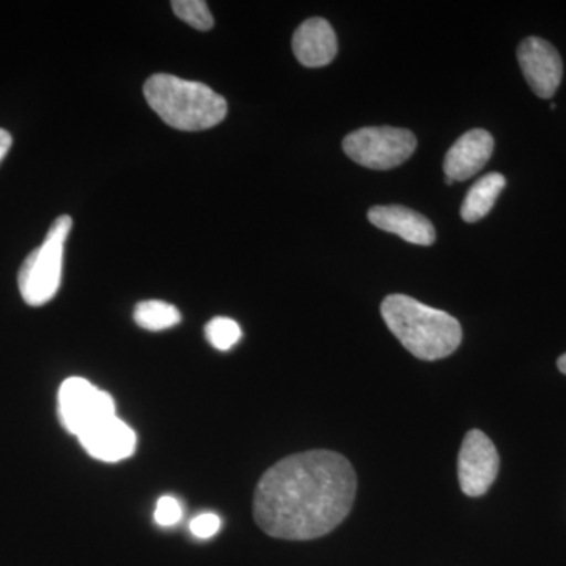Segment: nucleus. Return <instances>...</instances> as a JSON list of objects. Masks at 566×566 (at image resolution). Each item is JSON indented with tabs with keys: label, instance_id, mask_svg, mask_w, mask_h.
Instances as JSON below:
<instances>
[{
	"label": "nucleus",
	"instance_id": "obj_1",
	"mask_svg": "<svg viewBox=\"0 0 566 566\" xmlns=\"http://www.w3.org/2000/svg\"><path fill=\"white\" fill-rule=\"evenodd\" d=\"M356 488L353 465L340 453H296L264 472L253 494V517L264 534L274 538H319L344 523Z\"/></svg>",
	"mask_w": 566,
	"mask_h": 566
},
{
	"label": "nucleus",
	"instance_id": "obj_2",
	"mask_svg": "<svg viewBox=\"0 0 566 566\" xmlns=\"http://www.w3.org/2000/svg\"><path fill=\"white\" fill-rule=\"evenodd\" d=\"M381 315L390 333L417 359H444L457 352L463 338L457 318L405 294L387 296L381 304Z\"/></svg>",
	"mask_w": 566,
	"mask_h": 566
},
{
	"label": "nucleus",
	"instance_id": "obj_3",
	"mask_svg": "<svg viewBox=\"0 0 566 566\" xmlns=\"http://www.w3.org/2000/svg\"><path fill=\"white\" fill-rule=\"evenodd\" d=\"M145 99L163 122L180 132H203L227 117V102L202 82L155 74L145 82Z\"/></svg>",
	"mask_w": 566,
	"mask_h": 566
},
{
	"label": "nucleus",
	"instance_id": "obj_4",
	"mask_svg": "<svg viewBox=\"0 0 566 566\" xmlns=\"http://www.w3.org/2000/svg\"><path fill=\"white\" fill-rule=\"evenodd\" d=\"M73 227L70 216H61L48 230L43 244L29 253L18 274V286L25 304L41 307L54 300L61 289L63 252Z\"/></svg>",
	"mask_w": 566,
	"mask_h": 566
},
{
	"label": "nucleus",
	"instance_id": "obj_5",
	"mask_svg": "<svg viewBox=\"0 0 566 566\" xmlns=\"http://www.w3.org/2000/svg\"><path fill=\"white\" fill-rule=\"evenodd\" d=\"M417 139L408 129L392 126H368L349 133L344 151L349 159L367 169L389 170L411 158Z\"/></svg>",
	"mask_w": 566,
	"mask_h": 566
},
{
	"label": "nucleus",
	"instance_id": "obj_6",
	"mask_svg": "<svg viewBox=\"0 0 566 566\" xmlns=\"http://www.w3.org/2000/svg\"><path fill=\"white\" fill-rule=\"evenodd\" d=\"M59 419L70 434L80 438L93 424L115 415L112 395L84 378L65 379L59 389Z\"/></svg>",
	"mask_w": 566,
	"mask_h": 566
},
{
	"label": "nucleus",
	"instance_id": "obj_7",
	"mask_svg": "<svg viewBox=\"0 0 566 566\" xmlns=\"http://www.w3.org/2000/svg\"><path fill=\"white\" fill-rule=\"evenodd\" d=\"M499 465L501 460L493 441L483 431H469L458 455L461 491L469 497L486 494L499 474Z\"/></svg>",
	"mask_w": 566,
	"mask_h": 566
},
{
	"label": "nucleus",
	"instance_id": "obj_8",
	"mask_svg": "<svg viewBox=\"0 0 566 566\" xmlns=\"http://www.w3.org/2000/svg\"><path fill=\"white\" fill-rule=\"evenodd\" d=\"M517 62L535 95L553 98L564 76V63L556 48L549 41L528 36L517 48Z\"/></svg>",
	"mask_w": 566,
	"mask_h": 566
},
{
	"label": "nucleus",
	"instance_id": "obj_9",
	"mask_svg": "<svg viewBox=\"0 0 566 566\" xmlns=\"http://www.w3.org/2000/svg\"><path fill=\"white\" fill-rule=\"evenodd\" d=\"M85 452L103 463H118L134 455L137 447L136 431L117 416L93 424L80 436Z\"/></svg>",
	"mask_w": 566,
	"mask_h": 566
},
{
	"label": "nucleus",
	"instance_id": "obj_10",
	"mask_svg": "<svg viewBox=\"0 0 566 566\" xmlns=\"http://www.w3.org/2000/svg\"><path fill=\"white\" fill-rule=\"evenodd\" d=\"M493 151V136L485 129H472V132L463 134L446 155L447 185L474 177L490 161Z\"/></svg>",
	"mask_w": 566,
	"mask_h": 566
},
{
	"label": "nucleus",
	"instance_id": "obj_11",
	"mask_svg": "<svg viewBox=\"0 0 566 566\" xmlns=\"http://www.w3.org/2000/svg\"><path fill=\"white\" fill-rule=\"evenodd\" d=\"M337 36L333 25L323 18H311L296 29L293 52L307 69L329 65L337 55Z\"/></svg>",
	"mask_w": 566,
	"mask_h": 566
},
{
	"label": "nucleus",
	"instance_id": "obj_12",
	"mask_svg": "<svg viewBox=\"0 0 566 566\" xmlns=\"http://www.w3.org/2000/svg\"><path fill=\"white\" fill-rule=\"evenodd\" d=\"M368 221L385 232L397 234L408 243L431 245L436 240L433 223L411 208L390 205L374 207L368 211Z\"/></svg>",
	"mask_w": 566,
	"mask_h": 566
},
{
	"label": "nucleus",
	"instance_id": "obj_13",
	"mask_svg": "<svg viewBox=\"0 0 566 566\" xmlns=\"http://www.w3.org/2000/svg\"><path fill=\"white\" fill-rule=\"evenodd\" d=\"M505 186L506 180L502 174H488L474 182L461 205L463 221L476 222L485 218L488 212L493 210L495 200L504 191Z\"/></svg>",
	"mask_w": 566,
	"mask_h": 566
},
{
	"label": "nucleus",
	"instance_id": "obj_14",
	"mask_svg": "<svg viewBox=\"0 0 566 566\" xmlns=\"http://www.w3.org/2000/svg\"><path fill=\"white\" fill-rule=\"evenodd\" d=\"M134 322L142 329L159 333V331L177 326L181 322V314L175 305L164 303V301H144L136 305Z\"/></svg>",
	"mask_w": 566,
	"mask_h": 566
},
{
	"label": "nucleus",
	"instance_id": "obj_15",
	"mask_svg": "<svg viewBox=\"0 0 566 566\" xmlns=\"http://www.w3.org/2000/svg\"><path fill=\"white\" fill-rule=\"evenodd\" d=\"M205 337L219 352H229L234 345L240 344L243 331L234 319L218 316L205 326Z\"/></svg>",
	"mask_w": 566,
	"mask_h": 566
},
{
	"label": "nucleus",
	"instance_id": "obj_16",
	"mask_svg": "<svg viewBox=\"0 0 566 566\" xmlns=\"http://www.w3.org/2000/svg\"><path fill=\"white\" fill-rule=\"evenodd\" d=\"M174 13L197 31H210L214 25L208 3L203 0H177L172 2Z\"/></svg>",
	"mask_w": 566,
	"mask_h": 566
},
{
	"label": "nucleus",
	"instance_id": "obj_17",
	"mask_svg": "<svg viewBox=\"0 0 566 566\" xmlns=\"http://www.w3.org/2000/svg\"><path fill=\"white\" fill-rule=\"evenodd\" d=\"M182 509L172 495H163L155 509V521L161 527L175 526L180 523Z\"/></svg>",
	"mask_w": 566,
	"mask_h": 566
},
{
	"label": "nucleus",
	"instance_id": "obj_18",
	"mask_svg": "<svg viewBox=\"0 0 566 566\" xmlns=\"http://www.w3.org/2000/svg\"><path fill=\"white\" fill-rule=\"evenodd\" d=\"M221 524V517L214 515V513H202V515L193 517L189 528H191L193 536L205 539L218 534Z\"/></svg>",
	"mask_w": 566,
	"mask_h": 566
},
{
	"label": "nucleus",
	"instance_id": "obj_19",
	"mask_svg": "<svg viewBox=\"0 0 566 566\" xmlns=\"http://www.w3.org/2000/svg\"><path fill=\"white\" fill-rule=\"evenodd\" d=\"M11 144H13V139H11L10 133H7L6 129H0V163L9 155Z\"/></svg>",
	"mask_w": 566,
	"mask_h": 566
},
{
	"label": "nucleus",
	"instance_id": "obj_20",
	"mask_svg": "<svg viewBox=\"0 0 566 566\" xmlns=\"http://www.w3.org/2000/svg\"><path fill=\"white\" fill-rule=\"evenodd\" d=\"M557 367L558 370L562 371V374L566 375V354H564V356L558 357Z\"/></svg>",
	"mask_w": 566,
	"mask_h": 566
}]
</instances>
